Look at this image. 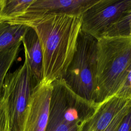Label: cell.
Segmentation results:
<instances>
[{
    "instance_id": "obj_5",
    "label": "cell",
    "mask_w": 131,
    "mask_h": 131,
    "mask_svg": "<svg viewBox=\"0 0 131 131\" xmlns=\"http://www.w3.org/2000/svg\"><path fill=\"white\" fill-rule=\"evenodd\" d=\"M38 83L32 75L28 62L23 63L6 76L2 95L7 102L9 122L23 131L24 116L30 98Z\"/></svg>"
},
{
    "instance_id": "obj_15",
    "label": "cell",
    "mask_w": 131,
    "mask_h": 131,
    "mask_svg": "<svg viewBox=\"0 0 131 131\" xmlns=\"http://www.w3.org/2000/svg\"><path fill=\"white\" fill-rule=\"evenodd\" d=\"M131 107V103L125 107L112 120L111 123L104 131H117L124 117Z\"/></svg>"
},
{
    "instance_id": "obj_17",
    "label": "cell",
    "mask_w": 131,
    "mask_h": 131,
    "mask_svg": "<svg viewBox=\"0 0 131 131\" xmlns=\"http://www.w3.org/2000/svg\"><path fill=\"white\" fill-rule=\"evenodd\" d=\"M117 131H131V107L123 119Z\"/></svg>"
},
{
    "instance_id": "obj_12",
    "label": "cell",
    "mask_w": 131,
    "mask_h": 131,
    "mask_svg": "<svg viewBox=\"0 0 131 131\" xmlns=\"http://www.w3.org/2000/svg\"><path fill=\"white\" fill-rule=\"evenodd\" d=\"M34 0H3L0 23L18 18L25 15Z\"/></svg>"
},
{
    "instance_id": "obj_10",
    "label": "cell",
    "mask_w": 131,
    "mask_h": 131,
    "mask_svg": "<svg viewBox=\"0 0 131 131\" xmlns=\"http://www.w3.org/2000/svg\"><path fill=\"white\" fill-rule=\"evenodd\" d=\"M22 44L30 71L37 83L43 78V55L38 36L33 29L29 28L25 34Z\"/></svg>"
},
{
    "instance_id": "obj_18",
    "label": "cell",
    "mask_w": 131,
    "mask_h": 131,
    "mask_svg": "<svg viewBox=\"0 0 131 131\" xmlns=\"http://www.w3.org/2000/svg\"><path fill=\"white\" fill-rule=\"evenodd\" d=\"M2 3H3V0H0V10L2 7Z\"/></svg>"
},
{
    "instance_id": "obj_8",
    "label": "cell",
    "mask_w": 131,
    "mask_h": 131,
    "mask_svg": "<svg viewBox=\"0 0 131 131\" xmlns=\"http://www.w3.org/2000/svg\"><path fill=\"white\" fill-rule=\"evenodd\" d=\"M97 1V0H34L26 14L20 17H29L48 13L82 16L84 12Z\"/></svg>"
},
{
    "instance_id": "obj_4",
    "label": "cell",
    "mask_w": 131,
    "mask_h": 131,
    "mask_svg": "<svg viewBox=\"0 0 131 131\" xmlns=\"http://www.w3.org/2000/svg\"><path fill=\"white\" fill-rule=\"evenodd\" d=\"M97 64V39L81 30L76 50L62 78L77 95L95 101Z\"/></svg>"
},
{
    "instance_id": "obj_16",
    "label": "cell",
    "mask_w": 131,
    "mask_h": 131,
    "mask_svg": "<svg viewBox=\"0 0 131 131\" xmlns=\"http://www.w3.org/2000/svg\"><path fill=\"white\" fill-rule=\"evenodd\" d=\"M116 95L126 99H131V70L126 77L122 88Z\"/></svg>"
},
{
    "instance_id": "obj_1",
    "label": "cell",
    "mask_w": 131,
    "mask_h": 131,
    "mask_svg": "<svg viewBox=\"0 0 131 131\" xmlns=\"http://www.w3.org/2000/svg\"><path fill=\"white\" fill-rule=\"evenodd\" d=\"M5 22L27 26L36 33L43 55L42 81L52 83L64 77L76 50L82 16L48 13Z\"/></svg>"
},
{
    "instance_id": "obj_14",
    "label": "cell",
    "mask_w": 131,
    "mask_h": 131,
    "mask_svg": "<svg viewBox=\"0 0 131 131\" xmlns=\"http://www.w3.org/2000/svg\"><path fill=\"white\" fill-rule=\"evenodd\" d=\"M103 36L131 37V6L110 26Z\"/></svg>"
},
{
    "instance_id": "obj_11",
    "label": "cell",
    "mask_w": 131,
    "mask_h": 131,
    "mask_svg": "<svg viewBox=\"0 0 131 131\" xmlns=\"http://www.w3.org/2000/svg\"><path fill=\"white\" fill-rule=\"evenodd\" d=\"M29 28L24 25L1 22L0 52L22 42V39Z\"/></svg>"
},
{
    "instance_id": "obj_9",
    "label": "cell",
    "mask_w": 131,
    "mask_h": 131,
    "mask_svg": "<svg viewBox=\"0 0 131 131\" xmlns=\"http://www.w3.org/2000/svg\"><path fill=\"white\" fill-rule=\"evenodd\" d=\"M131 99L115 95L99 103L93 115L81 126L79 131H104L115 117Z\"/></svg>"
},
{
    "instance_id": "obj_7",
    "label": "cell",
    "mask_w": 131,
    "mask_h": 131,
    "mask_svg": "<svg viewBox=\"0 0 131 131\" xmlns=\"http://www.w3.org/2000/svg\"><path fill=\"white\" fill-rule=\"evenodd\" d=\"M52 90V83L41 81L35 85L25 112L23 131H45Z\"/></svg>"
},
{
    "instance_id": "obj_3",
    "label": "cell",
    "mask_w": 131,
    "mask_h": 131,
    "mask_svg": "<svg viewBox=\"0 0 131 131\" xmlns=\"http://www.w3.org/2000/svg\"><path fill=\"white\" fill-rule=\"evenodd\" d=\"M49 115L45 131H79L99 104L75 93L63 78L52 83Z\"/></svg>"
},
{
    "instance_id": "obj_2",
    "label": "cell",
    "mask_w": 131,
    "mask_h": 131,
    "mask_svg": "<svg viewBox=\"0 0 131 131\" xmlns=\"http://www.w3.org/2000/svg\"><path fill=\"white\" fill-rule=\"evenodd\" d=\"M131 70V37L103 36L97 39L95 101L101 103L116 95Z\"/></svg>"
},
{
    "instance_id": "obj_6",
    "label": "cell",
    "mask_w": 131,
    "mask_h": 131,
    "mask_svg": "<svg viewBox=\"0 0 131 131\" xmlns=\"http://www.w3.org/2000/svg\"><path fill=\"white\" fill-rule=\"evenodd\" d=\"M130 6L131 0H97L82 14L81 31L98 39Z\"/></svg>"
},
{
    "instance_id": "obj_13",
    "label": "cell",
    "mask_w": 131,
    "mask_h": 131,
    "mask_svg": "<svg viewBox=\"0 0 131 131\" xmlns=\"http://www.w3.org/2000/svg\"><path fill=\"white\" fill-rule=\"evenodd\" d=\"M22 42L0 52V99L2 96L3 85L9 71L17 59Z\"/></svg>"
}]
</instances>
